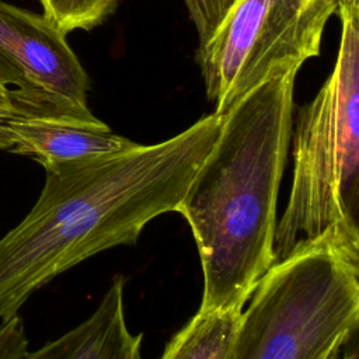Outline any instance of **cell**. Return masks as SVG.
<instances>
[{
    "label": "cell",
    "mask_w": 359,
    "mask_h": 359,
    "mask_svg": "<svg viewBox=\"0 0 359 359\" xmlns=\"http://www.w3.org/2000/svg\"><path fill=\"white\" fill-rule=\"evenodd\" d=\"M241 311H199L171 338L160 359H230Z\"/></svg>",
    "instance_id": "9c48e42d"
},
{
    "label": "cell",
    "mask_w": 359,
    "mask_h": 359,
    "mask_svg": "<svg viewBox=\"0 0 359 359\" xmlns=\"http://www.w3.org/2000/svg\"><path fill=\"white\" fill-rule=\"evenodd\" d=\"M133 144L128 137L114 133L102 121L18 116L0 119V149L27 156L45 170L122 151Z\"/></svg>",
    "instance_id": "52a82bcc"
},
{
    "label": "cell",
    "mask_w": 359,
    "mask_h": 359,
    "mask_svg": "<svg viewBox=\"0 0 359 359\" xmlns=\"http://www.w3.org/2000/svg\"><path fill=\"white\" fill-rule=\"evenodd\" d=\"M187 8H188V13H189V17L192 20V22L195 24L196 29H199L201 27V14H199V8H198V1L196 0H184Z\"/></svg>",
    "instance_id": "9a60e30c"
},
{
    "label": "cell",
    "mask_w": 359,
    "mask_h": 359,
    "mask_svg": "<svg viewBox=\"0 0 359 359\" xmlns=\"http://www.w3.org/2000/svg\"><path fill=\"white\" fill-rule=\"evenodd\" d=\"M332 14V0H234L198 50L213 112L318 56Z\"/></svg>",
    "instance_id": "5b68a950"
},
{
    "label": "cell",
    "mask_w": 359,
    "mask_h": 359,
    "mask_svg": "<svg viewBox=\"0 0 359 359\" xmlns=\"http://www.w3.org/2000/svg\"><path fill=\"white\" fill-rule=\"evenodd\" d=\"M0 116H3V118L13 116V111H11L10 102L7 100V94L1 86H0Z\"/></svg>",
    "instance_id": "2e32d148"
},
{
    "label": "cell",
    "mask_w": 359,
    "mask_h": 359,
    "mask_svg": "<svg viewBox=\"0 0 359 359\" xmlns=\"http://www.w3.org/2000/svg\"><path fill=\"white\" fill-rule=\"evenodd\" d=\"M88 84L62 29L43 14L0 0V86L13 116L97 122Z\"/></svg>",
    "instance_id": "8992f818"
},
{
    "label": "cell",
    "mask_w": 359,
    "mask_h": 359,
    "mask_svg": "<svg viewBox=\"0 0 359 359\" xmlns=\"http://www.w3.org/2000/svg\"><path fill=\"white\" fill-rule=\"evenodd\" d=\"M198 8L201 14V27L198 29L199 34V45H202L216 25L220 22L227 8L234 0H196Z\"/></svg>",
    "instance_id": "7c38bea8"
},
{
    "label": "cell",
    "mask_w": 359,
    "mask_h": 359,
    "mask_svg": "<svg viewBox=\"0 0 359 359\" xmlns=\"http://www.w3.org/2000/svg\"><path fill=\"white\" fill-rule=\"evenodd\" d=\"M338 15L334 69L292 130L293 181L276 220L273 264L331 231L359 233V14Z\"/></svg>",
    "instance_id": "277c9868"
},
{
    "label": "cell",
    "mask_w": 359,
    "mask_h": 359,
    "mask_svg": "<svg viewBox=\"0 0 359 359\" xmlns=\"http://www.w3.org/2000/svg\"><path fill=\"white\" fill-rule=\"evenodd\" d=\"M296 74L292 70L261 84L222 115L219 135L177 206L199 252V311H241L273 264Z\"/></svg>",
    "instance_id": "7a4b0ae2"
},
{
    "label": "cell",
    "mask_w": 359,
    "mask_h": 359,
    "mask_svg": "<svg viewBox=\"0 0 359 359\" xmlns=\"http://www.w3.org/2000/svg\"><path fill=\"white\" fill-rule=\"evenodd\" d=\"M28 352V339L20 316L0 324V359H22Z\"/></svg>",
    "instance_id": "8fae6325"
},
{
    "label": "cell",
    "mask_w": 359,
    "mask_h": 359,
    "mask_svg": "<svg viewBox=\"0 0 359 359\" xmlns=\"http://www.w3.org/2000/svg\"><path fill=\"white\" fill-rule=\"evenodd\" d=\"M43 15L65 34L91 29L102 24L116 8L119 0H39Z\"/></svg>",
    "instance_id": "30bf717a"
},
{
    "label": "cell",
    "mask_w": 359,
    "mask_h": 359,
    "mask_svg": "<svg viewBox=\"0 0 359 359\" xmlns=\"http://www.w3.org/2000/svg\"><path fill=\"white\" fill-rule=\"evenodd\" d=\"M220 123L212 112L167 140L45 170L35 205L0 238L1 323L57 275L175 212Z\"/></svg>",
    "instance_id": "6da1fadb"
},
{
    "label": "cell",
    "mask_w": 359,
    "mask_h": 359,
    "mask_svg": "<svg viewBox=\"0 0 359 359\" xmlns=\"http://www.w3.org/2000/svg\"><path fill=\"white\" fill-rule=\"evenodd\" d=\"M337 4V14L353 13L359 14V0H332Z\"/></svg>",
    "instance_id": "5bb4252c"
},
{
    "label": "cell",
    "mask_w": 359,
    "mask_h": 359,
    "mask_svg": "<svg viewBox=\"0 0 359 359\" xmlns=\"http://www.w3.org/2000/svg\"><path fill=\"white\" fill-rule=\"evenodd\" d=\"M240 313L230 359H330L359 323V233L335 230L264 273Z\"/></svg>",
    "instance_id": "3957f363"
},
{
    "label": "cell",
    "mask_w": 359,
    "mask_h": 359,
    "mask_svg": "<svg viewBox=\"0 0 359 359\" xmlns=\"http://www.w3.org/2000/svg\"><path fill=\"white\" fill-rule=\"evenodd\" d=\"M142 334H132L123 310V279L115 278L81 324L22 359H139Z\"/></svg>",
    "instance_id": "ba28073f"
},
{
    "label": "cell",
    "mask_w": 359,
    "mask_h": 359,
    "mask_svg": "<svg viewBox=\"0 0 359 359\" xmlns=\"http://www.w3.org/2000/svg\"><path fill=\"white\" fill-rule=\"evenodd\" d=\"M358 339L356 335L353 338H351L344 346L342 349H339L338 352H335L330 359H358Z\"/></svg>",
    "instance_id": "4fadbf2b"
},
{
    "label": "cell",
    "mask_w": 359,
    "mask_h": 359,
    "mask_svg": "<svg viewBox=\"0 0 359 359\" xmlns=\"http://www.w3.org/2000/svg\"><path fill=\"white\" fill-rule=\"evenodd\" d=\"M0 119H3V116H0Z\"/></svg>",
    "instance_id": "e0dca14e"
}]
</instances>
